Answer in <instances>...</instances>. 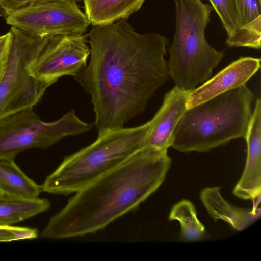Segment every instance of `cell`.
I'll list each match as a JSON object with an SVG mask.
<instances>
[{
  "mask_svg": "<svg viewBox=\"0 0 261 261\" xmlns=\"http://www.w3.org/2000/svg\"><path fill=\"white\" fill-rule=\"evenodd\" d=\"M90 59L74 77L91 96L98 135L124 127L169 79L167 39L138 33L126 19L92 25Z\"/></svg>",
  "mask_w": 261,
  "mask_h": 261,
  "instance_id": "cell-1",
  "label": "cell"
},
{
  "mask_svg": "<svg viewBox=\"0 0 261 261\" xmlns=\"http://www.w3.org/2000/svg\"><path fill=\"white\" fill-rule=\"evenodd\" d=\"M167 150L143 147L119 166L76 192L40 236L50 239L96 232L138 207L163 184L171 166Z\"/></svg>",
  "mask_w": 261,
  "mask_h": 261,
  "instance_id": "cell-2",
  "label": "cell"
},
{
  "mask_svg": "<svg viewBox=\"0 0 261 261\" xmlns=\"http://www.w3.org/2000/svg\"><path fill=\"white\" fill-rule=\"evenodd\" d=\"M254 99L244 84L187 109L173 133L171 147L182 152H204L245 138Z\"/></svg>",
  "mask_w": 261,
  "mask_h": 261,
  "instance_id": "cell-3",
  "label": "cell"
},
{
  "mask_svg": "<svg viewBox=\"0 0 261 261\" xmlns=\"http://www.w3.org/2000/svg\"><path fill=\"white\" fill-rule=\"evenodd\" d=\"M149 126L150 121L98 135L92 144L64 159L41 185L42 191L63 195L75 193L142 148Z\"/></svg>",
  "mask_w": 261,
  "mask_h": 261,
  "instance_id": "cell-4",
  "label": "cell"
},
{
  "mask_svg": "<svg viewBox=\"0 0 261 261\" xmlns=\"http://www.w3.org/2000/svg\"><path fill=\"white\" fill-rule=\"evenodd\" d=\"M176 29L168 67L175 86L191 92L208 80L221 61L224 51H218L206 41L205 29L213 10L201 0H173Z\"/></svg>",
  "mask_w": 261,
  "mask_h": 261,
  "instance_id": "cell-5",
  "label": "cell"
},
{
  "mask_svg": "<svg viewBox=\"0 0 261 261\" xmlns=\"http://www.w3.org/2000/svg\"><path fill=\"white\" fill-rule=\"evenodd\" d=\"M73 110L56 121L45 122L29 108L0 120V159L14 160L31 148H47L63 138L90 130Z\"/></svg>",
  "mask_w": 261,
  "mask_h": 261,
  "instance_id": "cell-6",
  "label": "cell"
},
{
  "mask_svg": "<svg viewBox=\"0 0 261 261\" xmlns=\"http://www.w3.org/2000/svg\"><path fill=\"white\" fill-rule=\"evenodd\" d=\"M6 21L33 37L83 34L91 24L73 1L30 5L8 15Z\"/></svg>",
  "mask_w": 261,
  "mask_h": 261,
  "instance_id": "cell-7",
  "label": "cell"
},
{
  "mask_svg": "<svg viewBox=\"0 0 261 261\" xmlns=\"http://www.w3.org/2000/svg\"><path fill=\"white\" fill-rule=\"evenodd\" d=\"M90 55L85 35H55L30 66L29 74L55 83L63 76L75 77L86 67Z\"/></svg>",
  "mask_w": 261,
  "mask_h": 261,
  "instance_id": "cell-8",
  "label": "cell"
},
{
  "mask_svg": "<svg viewBox=\"0 0 261 261\" xmlns=\"http://www.w3.org/2000/svg\"><path fill=\"white\" fill-rule=\"evenodd\" d=\"M8 60L0 80V120L10 98L30 75V66L53 36L33 37L11 26Z\"/></svg>",
  "mask_w": 261,
  "mask_h": 261,
  "instance_id": "cell-9",
  "label": "cell"
},
{
  "mask_svg": "<svg viewBox=\"0 0 261 261\" xmlns=\"http://www.w3.org/2000/svg\"><path fill=\"white\" fill-rule=\"evenodd\" d=\"M245 139L247 155L244 170L233 190L237 197L253 202L258 206L261 192V100L257 98Z\"/></svg>",
  "mask_w": 261,
  "mask_h": 261,
  "instance_id": "cell-10",
  "label": "cell"
},
{
  "mask_svg": "<svg viewBox=\"0 0 261 261\" xmlns=\"http://www.w3.org/2000/svg\"><path fill=\"white\" fill-rule=\"evenodd\" d=\"M260 58L251 57H241L232 62L190 93L187 109L246 84L260 69Z\"/></svg>",
  "mask_w": 261,
  "mask_h": 261,
  "instance_id": "cell-11",
  "label": "cell"
},
{
  "mask_svg": "<svg viewBox=\"0 0 261 261\" xmlns=\"http://www.w3.org/2000/svg\"><path fill=\"white\" fill-rule=\"evenodd\" d=\"M190 92L175 86L166 93L162 105L150 120L143 147L161 150H167L171 147L173 133L187 109V100Z\"/></svg>",
  "mask_w": 261,
  "mask_h": 261,
  "instance_id": "cell-12",
  "label": "cell"
},
{
  "mask_svg": "<svg viewBox=\"0 0 261 261\" xmlns=\"http://www.w3.org/2000/svg\"><path fill=\"white\" fill-rule=\"evenodd\" d=\"M218 187H208L200 193V199L209 215L215 220H222L237 230H242L260 216V208L251 210L237 207L222 196Z\"/></svg>",
  "mask_w": 261,
  "mask_h": 261,
  "instance_id": "cell-13",
  "label": "cell"
},
{
  "mask_svg": "<svg viewBox=\"0 0 261 261\" xmlns=\"http://www.w3.org/2000/svg\"><path fill=\"white\" fill-rule=\"evenodd\" d=\"M145 0H84L85 14L92 25H106L126 19L138 11Z\"/></svg>",
  "mask_w": 261,
  "mask_h": 261,
  "instance_id": "cell-14",
  "label": "cell"
},
{
  "mask_svg": "<svg viewBox=\"0 0 261 261\" xmlns=\"http://www.w3.org/2000/svg\"><path fill=\"white\" fill-rule=\"evenodd\" d=\"M240 31L232 47L260 48L261 0H236Z\"/></svg>",
  "mask_w": 261,
  "mask_h": 261,
  "instance_id": "cell-15",
  "label": "cell"
},
{
  "mask_svg": "<svg viewBox=\"0 0 261 261\" xmlns=\"http://www.w3.org/2000/svg\"><path fill=\"white\" fill-rule=\"evenodd\" d=\"M42 192L39 185L29 178L14 160L0 159V193L24 199L38 198Z\"/></svg>",
  "mask_w": 261,
  "mask_h": 261,
  "instance_id": "cell-16",
  "label": "cell"
},
{
  "mask_svg": "<svg viewBox=\"0 0 261 261\" xmlns=\"http://www.w3.org/2000/svg\"><path fill=\"white\" fill-rule=\"evenodd\" d=\"M50 207L46 199H24L0 194V225H11L46 211Z\"/></svg>",
  "mask_w": 261,
  "mask_h": 261,
  "instance_id": "cell-17",
  "label": "cell"
},
{
  "mask_svg": "<svg viewBox=\"0 0 261 261\" xmlns=\"http://www.w3.org/2000/svg\"><path fill=\"white\" fill-rule=\"evenodd\" d=\"M54 82L29 75L6 106L2 118L33 108Z\"/></svg>",
  "mask_w": 261,
  "mask_h": 261,
  "instance_id": "cell-18",
  "label": "cell"
},
{
  "mask_svg": "<svg viewBox=\"0 0 261 261\" xmlns=\"http://www.w3.org/2000/svg\"><path fill=\"white\" fill-rule=\"evenodd\" d=\"M169 219L179 222L181 236L184 240L199 241L205 237V228L197 218L195 206L188 200H182L175 204L170 211Z\"/></svg>",
  "mask_w": 261,
  "mask_h": 261,
  "instance_id": "cell-19",
  "label": "cell"
},
{
  "mask_svg": "<svg viewBox=\"0 0 261 261\" xmlns=\"http://www.w3.org/2000/svg\"><path fill=\"white\" fill-rule=\"evenodd\" d=\"M218 15L228 36L226 44H232L240 31L239 16L236 0H209Z\"/></svg>",
  "mask_w": 261,
  "mask_h": 261,
  "instance_id": "cell-20",
  "label": "cell"
},
{
  "mask_svg": "<svg viewBox=\"0 0 261 261\" xmlns=\"http://www.w3.org/2000/svg\"><path fill=\"white\" fill-rule=\"evenodd\" d=\"M36 4L37 0H0V5L7 15L24 7Z\"/></svg>",
  "mask_w": 261,
  "mask_h": 261,
  "instance_id": "cell-21",
  "label": "cell"
},
{
  "mask_svg": "<svg viewBox=\"0 0 261 261\" xmlns=\"http://www.w3.org/2000/svg\"><path fill=\"white\" fill-rule=\"evenodd\" d=\"M10 42L11 34L9 31L3 35L0 41V80L6 66Z\"/></svg>",
  "mask_w": 261,
  "mask_h": 261,
  "instance_id": "cell-22",
  "label": "cell"
},
{
  "mask_svg": "<svg viewBox=\"0 0 261 261\" xmlns=\"http://www.w3.org/2000/svg\"><path fill=\"white\" fill-rule=\"evenodd\" d=\"M11 232L13 241L32 239L38 237V231L36 229L28 227L12 226Z\"/></svg>",
  "mask_w": 261,
  "mask_h": 261,
  "instance_id": "cell-23",
  "label": "cell"
},
{
  "mask_svg": "<svg viewBox=\"0 0 261 261\" xmlns=\"http://www.w3.org/2000/svg\"><path fill=\"white\" fill-rule=\"evenodd\" d=\"M12 225H0V242L13 241Z\"/></svg>",
  "mask_w": 261,
  "mask_h": 261,
  "instance_id": "cell-24",
  "label": "cell"
},
{
  "mask_svg": "<svg viewBox=\"0 0 261 261\" xmlns=\"http://www.w3.org/2000/svg\"><path fill=\"white\" fill-rule=\"evenodd\" d=\"M7 16L5 11L3 8V7L0 5V17H6Z\"/></svg>",
  "mask_w": 261,
  "mask_h": 261,
  "instance_id": "cell-25",
  "label": "cell"
},
{
  "mask_svg": "<svg viewBox=\"0 0 261 261\" xmlns=\"http://www.w3.org/2000/svg\"><path fill=\"white\" fill-rule=\"evenodd\" d=\"M37 1H38V4H40V3H45V2H49V1H73L77 2V1H80L81 0H37Z\"/></svg>",
  "mask_w": 261,
  "mask_h": 261,
  "instance_id": "cell-26",
  "label": "cell"
},
{
  "mask_svg": "<svg viewBox=\"0 0 261 261\" xmlns=\"http://www.w3.org/2000/svg\"><path fill=\"white\" fill-rule=\"evenodd\" d=\"M3 35H2V36H0V41H1V40H2V38H3Z\"/></svg>",
  "mask_w": 261,
  "mask_h": 261,
  "instance_id": "cell-27",
  "label": "cell"
},
{
  "mask_svg": "<svg viewBox=\"0 0 261 261\" xmlns=\"http://www.w3.org/2000/svg\"><path fill=\"white\" fill-rule=\"evenodd\" d=\"M0 194H2L0 193Z\"/></svg>",
  "mask_w": 261,
  "mask_h": 261,
  "instance_id": "cell-28",
  "label": "cell"
}]
</instances>
